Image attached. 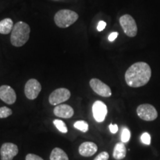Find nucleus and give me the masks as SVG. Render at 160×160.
I'll return each mask as SVG.
<instances>
[{
    "label": "nucleus",
    "mask_w": 160,
    "mask_h": 160,
    "mask_svg": "<svg viewBox=\"0 0 160 160\" xmlns=\"http://www.w3.org/2000/svg\"><path fill=\"white\" fill-rule=\"evenodd\" d=\"M53 125H55V127L59 130L60 132L63 133H66L68 132V128L66 126L65 123L63 121L59 119H55L53 120Z\"/></svg>",
    "instance_id": "a211bd4d"
},
{
    "label": "nucleus",
    "mask_w": 160,
    "mask_h": 160,
    "mask_svg": "<svg viewBox=\"0 0 160 160\" xmlns=\"http://www.w3.org/2000/svg\"><path fill=\"white\" fill-rule=\"evenodd\" d=\"M12 113L13 112L11 108L3 106V107L0 108V119H5V118L8 117L12 114Z\"/></svg>",
    "instance_id": "aec40b11"
},
{
    "label": "nucleus",
    "mask_w": 160,
    "mask_h": 160,
    "mask_svg": "<svg viewBox=\"0 0 160 160\" xmlns=\"http://www.w3.org/2000/svg\"><path fill=\"white\" fill-rule=\"evenodd\" d=\"M0 99L8 105H13L17 100V94L11 86L2 85L0 87Z\"/></svg>",
    "instance_id": "9b49d317"
},
{
    "label": "nucleus",
    "mask_w": 160,
    "mask_h": 160,
    "mask_svg": "<svg viewBox=\"0 0 160 160\" xmlns=\"http://www.w3.org/2000/svg\"><path fill=\"white\" fill-rule=\"evenodd\" d=\"M105 27H106V22H105L104 21H100L97 26L98 31H102L103 30L105 29Z\"/></svg>",
    "instance_id": "393cba45"
},
{
    "label": "nucleus",
    "mask_w": 160,
    "mask_h": 160,
    "mask_svg": "<svg viewBox=\"0 0 160 160\" xmlns=\"http://www.w3.org/2000/svg\"><path fill=\"white\" fill-rule=\"evenodd\" d=\"M74 128L76 129L79 130V131H81L82 132H87L88 131V124L87 122L84 121V120H79V121H77L74 123Z\"/></svg>",
    "instance_id": "f3484780"
},
{
    "label": "nucleus",
    "mask_w": 160,
    "mask_h": 160,
    "mask_svg": "<svg viewBox=\"0 0 160 160\" xmlns=\"http://www.w3.org/2000/svg\"><path fill=\"white\" fill-rule=\"evenodd\" d=\"M92 111H93V116L96 121L98 122H102L108 113L107 106L102 101L97 100L93 103Z\"/></svg>",
    "instance_id": "9d476101"
},
{
    "label": "nucleus",
    "mask_w": 160,
    "mask_h": 160,
    "mask_svg": "<svg viewBox=\"0 0 160 160\" xmlns=\"http://www.w3.org/2000/svg\"><path fill=\"white\" fill-rule=\"evenodd\" d=\"M109 154L108 152L103 151L102 153H100L97 157L95 158L94 160H108Z\"/></svg>",
    "instance_id": "4be33fe9"
},
{
    "label": "nucleus",
    "mask_w": 160,
    "mask_h": 160,
    "mask_svg": "<svg viewBox=\"0 0 160 160\" xmlns=\"http://www.w3.org/2000/svg\"><path fill=\"white\" fill-rule=\"evenodd\" d=\"M126 147L124 142H119L116 144L113 152V157L115 159L121 160L126 157Z\"/></svg>",
    "instance_id": "4468645a"
},
{
    "label": "nucleus",
    "mask_w": 160,
    "mask_h": 160,
    "mask_svg": "<svg viewBox=\"0 0 160 160\" xmlns=\"http://www.w3.org/2000/svg\"><path fill=\"white\" fill-rule=\"evenodd\" d=\"M141 140L143 144H145L146 145H149L151 142V135H150L148 132H145V133H143L141 136Z\"/></svg>",
    "instance_id": "412c9836"
},
{
    "label": "nucleus",
    "mask_w": 160,
    "mask_h": 160,
    "mask_svg": "<svg viewBox=\"0 0 160 160\" xmlns=\"http://www.w3.org/2000/svg\"><path fill=\"white\" fill-rule=\"evenodd\" d=\"M118 35H119V33H118L117 32H113V33H111V34L109 35L108 40L110 42H113L116 39H117Z\"/></svg>",
    "instance_id": "a878e982"
},
{
    "label": "nucleus",
    "mask_w": 160,
    "mask_h": 160,
    "mask_svg": "<svg viewBox=\"0 0 160 160\" xmlns=\"http://www.w3.org/2000/svg\"><path fill=\"white\" fill-rule=\"evenodd\" d=\"M25 160H43L42 157H39V156L33 154V153H28L25 157Z\"/></svg>",
    "instance_id": "5701e85b"
},
{
    "label": "nucleus",
    "mask_w": 160,
    "mask_h": 160,
    "mask_svg": "<svg viewBox=\"0 0 160 160\" xmlns=\"http://www.w3.org/2000/svg\"><path fill=\"white\" fill-rule=\"evenodd\" d=\"M109 129L112 133H117L118 131V126L116 124H110Z\"/></svg>",
    "instance_id": "b1692460"
},
{
    "label": "nucleus",
    "mask_w": 160,
    "mask_h": 160,
    "mask_svg": "<svg viewBox=\"0 0 160 160\" xmlns=\"http://www.w3.org/2000/svg\"><path fill=\"white\" fill-rule=\"evenodd\" d=\"M79 15L71 10H61L55 14L54 22L58 27L62 28H68L77 22Z\"/></svg>",
    "instance_id": "7ed1b4c3"
},
{
    "label": "nucleus",
    "mask_w": 160,
    "mask_h": 160,
    "mask_svg": "<svg viewBox=\"0 0 160 160\" xmlns=\"http://www.w3.org/2000/svg\"><path fill=\"white\" fill-rule=\"evenodd\" d=\"M130 139H131V131L128 128H123L122 131L121 133V140L124 143L128 142H129Z\"/></svg>",
    "instance_id": "6ab92c4d"
},
{
    "label": "nucleus",
    "mask_w": 160,
    "mask_h": 160,
    "mask_svg": "<svg viewBox=\"0 0 160 160\" xmlns=\"http://www.w3.org/2000/svg\"><path fill=\"white\" fill-rule=\"evenodd\" d=\"M138 117L145 121H153L158 117L157 109L150 104H142L138 106L137 109Z\"/></svg>",
    "instance_id": "39448f33"
},
{
    "label": "nucleus",
    "mask_w": 160,
    "mask_h": 160,
    "mask_svg": "<svg viewBox=\"0 0 160 160\" xmlns=\"http://www.w3.org/2000/svg\"><path fill=\"white\" fill-rule=\"evenodd\" d=\"M19 149L17 145L11 142L4 143L0 149L1 160H13L18 154Z\"/></svg>",
    "instance_id": "1a4fd4ad"
},
{
    "label": "nucleus",
    "mask_w": 160,
    "mask_h": 160,
    "mask_svg": "<svg viewBox=\"0 0 160 160\" xmlns=\"http://www.w3.org/2000/svg\"><path fill=\"white\" fill-rule=\"evenodd\" d=\"M151 77V69L148 64L139 62L133 64L125 75L127 85L131 88H139L145 85Z\"/></svg>",
    "instance_id": "f257e3e1"
},
{
    "label": "nucleus",
    "mask_w": 160,
    "mask_h": 160,
    "mask_svg": "<svg viewBox=\"0 0 160 160\" xmlns=\"http://www.w3.org/2000/svg\"><path fill=\"white\" fill-rule=\"evenodd\" d=\"M31 28L27 23L18 22L11 31V42L15 47H22L28 41Z\"/></svg>",
    "instance_id": "f03ea898"
},
{
    "label": "nucleus",
    "mask_w": 160,
    "mask_h": 160,
    "mask_svg": "<svg viewBox=\"0 0 160 160\" xmlns=\"http://www.w3.org/2000/svg\"><path fill=\"white\" fill-rule=\"evenodd\" d=\"M119 23L128 37H134L137 34V25L134 19L129 14L120 17Z\"/></svg>",
    "instance_id": "20e7f679"
},
{
    "label": "nucleus",
    "mask_w": 160,
    "mask_h": 160,
    "mask_svg": "<svg viewBox=\"0 0 160 160\" xmlns=\"http://www.w3.org/2000/svg\"><path fill=\"white\" fill-rule=\"evenodd\" d=\"M90 86H91V88L96 93L101 96V97H110L112 94L111 90L109 86L102 82L99 79L93 78V79H91V81H90Z\"/></svg>",
    "instance_id": "6e6552de"
},
{
    "label": "nucleus",
    "mask_w": 160,
    "mask_h": 160,
    "mask_svg": "<svg viewBox=\"0 0 160 160\" xmlns=\"http://www.w3.org/2000/svg\"><path fill=\"white\" fill-rule=\"evenodd\" d=\"M42 90L41 84L35 79H31L27 82L25 86V94L28 99H37Z\"/></svg>",
    "instance_id": "0eeeda50"
},
{
    "label": "nucleus",
    "mask_w": 160,
    "mask_h": 160,
    "mask_svg": "<svg viewBox=\"0 0 160 160\" xmlns=\"http://www.w3.org/2000/svg\"><path fill=\"white\" fill-rule=\"evenodd\" d=\"M71 97V92L68 89L61 88L56 89L49 96V102L52 105H58L67 101Z\"/></svg>",
    "instance_id": "423d86ee"
},
{
    "label": "nucleus",
    "mask_w": 160,
    "mask_h": 160,
    "mask_svg": "<svg viewBox=\"0 0 160 160\" xmlns=\"http://www.w3.org/2000/svg\"><path fill=\"white\" fill-rule=\"evenodd\" d=\"M53 113L55 116L58 117L63 118V119H69L73 116L74 111L72 108L71 106L68 105H58L57 107L53 109Z\"/></svg>",
    "instance_id": "f8f14e48"
},
{
    "label": "nucleus",
    "mask_w": 160,
    "mask_h": 160,
    "mask_svg": "<svg viewBox=\"0 0 160 160\" xmlns=\"http://www.w3.org/2000/svg\"><path fill=\"white\" fill-rule=\"evenodd\" d=\"M13 22L11 19L6 18L0 22V33L8 34L13 28Z\"/></svg>",
    "instance_id": "2eb2a0df"
},
{
    "label": "nucleus",
    "mask_w": 160,
    "mask_h": 160,
    "mask_svg": "<svg viewBox=\"0 0 160 160\" xmlns=\"http://www.w3.org/2000/svg\"><path fill=\"white\" fill-rule=\"evenodd\" d=\"M50 159L51 160H69L68 155L63 151L62 149L59 148H55L51 151L50 155Z\"/></svg>",
    "instance_id": "dca6fc26"
},
{
    "label": "nucleus",
    "mask_w": 160,
    "mask_h": 160,
    "mask_svg": "<svg viewBox=\"0 0 160 160\" xmlns=\"http://www.w3.org/2000/svg\"><path fill=\"white\" fill-rule=\"evenodd\" d=\"M98 150L97 145L92 142H85L79 148V154L82 157H89L95 154Z\"/></svg>",
    "instance_id": "ddd939ff"
}]
</instances>
